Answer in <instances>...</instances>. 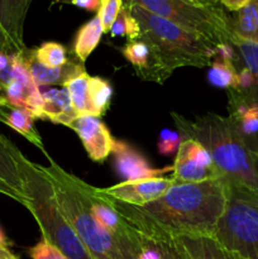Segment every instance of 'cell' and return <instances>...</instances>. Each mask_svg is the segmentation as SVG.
Listing matches in <instances>:
<instances>
[{
  "label": "cell",
  "mask_w": 258,
  "mask_h": 259,
  "mask_svg": "<svg viewBox=\"0 0 258 259\" xmlns=\"http://www.w3.org/2000/svg\"><path fill=\"white\" fill-rule=\"evenodd\" d=\"M227 186L229 199L214 238L240 259H258V191Z\"/></svg>",
  "instance_id": "cell-6"
},
{
  "label": "cell",
  "mask_w": 258,
  "mask_h": 259,
  "mask_svg": "<svg viewBox=\"0 0 258 259\" xmlns=\"http://www.w3.org/2000/svg\"><path fill=\"white\" fill-rule=\"evenodd\" d=\"M9 245V242H8L7 237H5L4 232L2 230V228H0V247H7Z\"/></svg>",
  "instance_id": "cell-40"
},
{
  "label": "cell",
  "mask_w": 258,
  "mask_h": 259,
  "mask_svg": "<svg viewBox=\"0 0 258 259\" xmlns=\"http://www.w3.org/2000/svg\"><path fill=\"white\" fill-rule=\"evenodd\" d=\"M230 43L235 50V68L245 67L252 73L253 90L248 104H258V45L235 35H233Z\"/></svg>",
  "instance_id": "cell-19"
},
{
  "label": "cell",
  "mask_w": 258,
  "mask_h": 259,
  "mask_svg": "<svg viewBox=\"0 0 258 259\" xmlns=\"http://www.w3.org/2000/svg\"><path fill=\"white\" fill-rule=\"evenodd\" d=\"M176 240L187 259H240L214 237H177Z\"/></svg>",
  "instance_id": "cell-16"
},
{
  "label": "cell",
  "mask_w": 258,
  "mask_h": 259,
  "mask_svg": "<svg viewBox=\"0 0 258 259\" xmlns=\"http://www.w3.org/2000/svg\"><path fill=\"white\" fill-rule=\"evenodd\" d=\"M111 37H126L128 40H136L141 38V27L134 15L126 5L121 8L118 17L110 28Z\"/></svg>",
  "instance_id": "cell-29"
},
{
  "label": "cell",
  "mask_w": 258,
  "mask_h": 259,
  "mask_svg": "<svg viewBox=\"0 0 258 259\" xmlns=\"http://www.w3.org/2000/svg\"><path fill=\"white\" fill-rule=\"evenodd\" d=\"M228 199L227 182L215 179L197 184H174L161 197L144 206L110 201L126 223L148 225L177 238L214 237Z\"/></svg>",
  "instance_id": "cell-1"
},
{
  "label": "cell",
  "mask_w": 258,
  "mask_h": 259,
  "mask_svg": "<svg viewBox=\"0 0 258 259\" xmlns=\"http://www.w3.org/2000/svg\"><path fill=\"white\" fill-rule=\"evenodd\" d=\"M29 255L32 259H70L66 257L58 248H56L55 245L45 239H40L34 247L30 248Z\"/></svg>",
  "instance_id": "cell-31"
},
{
  "label": "cell",
  "mask_w": 258,
  "mask_h": 259,
  "mask_svg": "<svg viewBox=\"0 0 258 259\" xmlns=\"http://www.w3.org/2000/svg\"><path fill=\"white\" fill-rule=\"evenodd\" d=\"M0 194L4 195V196H7V197H10V199H13L14 201L19 202V204L22 205V201H20L19 196H18V195L15 194V192L13 191L12 189H9V187H8L7 185H5L4 182H2V181H0Z\"/></svg>",
  "instance_id": "cell-36"
},
{
  "label": "cell",
  "mask_w": 258,
  "mask_h": 259,
  "mask_svg": "<svg viewBox=\"0 0 258 259\" xmlns=\"http://www.w3.org/2000/svg\"><path fill=\"white\" fill-rule=\"evenodd\" d=\"M7 120H8V111L5 110L4 108H2V106H0V121L7 125Z\"/></svg>",
  "instance_id": "cell-41"
},
{
  "label": "cell",
  "mask_w": 258,
  "mask_h": 259,
  "mask_svg": "<svg viewBox=\"0 0 258 259\" xmlns=\"http://www.w3.org/2000/svg\"><path fill=\"white\" fill-rule=\"evenodd\" d=\"M0 259H18L7 247H0Z\"/></svg>",
  "instance_id": "cell-38"
},
{
  "label": "cell",
  "mask_w": 258,
  "mask_h": 259,
  "mask_svg": "<svg viewBox=\"0 0 258 259\" xmlns=\"http://www.w3.org/2000/svg\"><path fill=\"white\" fill-rule=\"evenodd\" d=\"M171 177L175 184H197L206 180L222 179L219 172L199 166L192 159H190L181 149H177L176 152L175 162L172 164Z\"/></svg>",
  "instance_id": "cell-18"
},
{
  "label": "cell",
  "mask_w": 258,
  "mask_h": 259,
  "mask_svg": "<svg viewBox=\"0 0 258 259\" xmlns=\"http://www.w3.org/2000/svg\"><path fill=\"white\" fill-rule=\"evenodd\" d=\"M32 51L35 60L48 67H61L70 60L66 47L58 42H45Z\"/></svg>",
  "instance_id": "cell-28"
},
{
  "label": "cell",
  "mask_w": 258,
  "mask_h": 259,
  "mask_svg": "<svg viewBox=\"0 0 258 259\" xmlns=\"http://www.w3.org/2000/svg\"><path fill=\"white\" fill-rule=\"evenodd\" d=\"M8 111V120L7 125L9 128H12L13 131H15L17 133H19L20 136L24 137L27 141H29L30 143L34 144L46 157L48 156L47 152H46L45 146H43L42 138H40L39 133L35 131L34 128V116L32 113H29L28 110L24 109H17L13 108L9 109Z\"/></svg>",
  "instance_id": "cell-22"
},
{
  "label": "cell",
  "mask_w": 258,
  "mask_h": 259,
  "mask_svg": "<svg viewBox=\"0 0 258 259\" xmlns=\"http://www.w3.org/2000/svg\"><path fill=\"white\" fill-rule=\"evenodd\" d=\"M137 234L139 235V239H141V247H139L136 259H162L161 252H159L158 247L154 244V242L143 237L139 233H137Z\"/></svg>",
  "instance_id": "cell-33"
},
{
  "label": "cell",
  "mask_w": 258,
  "mask_h": 259,
  "mask_svg": "<svg viewBox=\"0 0 258 259\" xmlns=\"http://www.w3.org/2000/svg\"><path fill=\"white\" fill-rule=\"evenodd\" d=\"M124 4L143 8L215 46L232 42L229 15L222 5H204L191 0H124Z\"/></svg>",
  "instance_id": "cell-7"
},
{
  "label": "cell",
  "mask_w": 258,
  "mask_h": 259,
  "mask_svg": "<svg viewBox=\"0 0 258 259\" xmlns=\"http://www.w3.org/2000/svg\"><path fill=\"white\" fill-rule=\"evenodd\" d=\"M27 62V67L29 70L30 76L37 83V86H48V85H60L65 86L71 78L76 77L80 73L85 72V65L73 56L70 57L67 63L61 67H48L38 62L33 56L32 50H25L23 52Z\"/></svg>",
  "instance_id": "cell-12"
},
{
  "label": "cell",
  "mask_w": 258,
  "mask_h": 259,
  "mask_svg": "<svg viewBox=\"0 0 258 259\" xmlns=\"http://www.w3.org/2000/svg\"><path fill=\"white\" fill-rule=\"evenodd\" d=\"M18 147L12 141L0 133V181L4 182L9 189H12L19 196L22 205L25 204V195L23 191V182L18 169L15 154Z\"/></svg>",
  "instance_id": "cell-17"
},
{
  "label": "cell",
  "mask_w": 258,
  "mask_h": 259,
  "mask_svg": "<svg viewBox=\"0 0 258 259\" xmlns=\"http://www.w3.org/2000/svg\"><path fill=\"white\" fill-rule=\"evenodd\" d=\"M120 52L123 57L133 66L137 75L144 80L151 66V52L148 46L141 39L128 40L120 48Z\"/></svg>",
  "instance_id": "cell-26"
},
{
  "label": "cell",
  "mask_w": 258,
  "mask_h": 259,
  "mask_svg": "<svg viewBox=\"0 0 258 259\" xmlns=\"http://www.w3.org/2000/svg\"><path fill=\"white\" fill-rule=\"evenodd\" d=\"M90 77L91 76L85 71V72L80 73V75L76 76V77L71 78V80L63 86V88L67 89L68 94H70L73 110H75L77 116H93L90 101H89V81H90Z\"/></svg>",
  "instance_id": "cell-24"
},
{
  "label": "cell",
  "mask_w": 258,
  "mask_h": 259,
  "mask_svg": "<svg viewBox=\"0 0 258 259\" xmlns=\"http://www.w3.org/2000/svg\"><path fill=\"white\" fill-rule=\"evenodd\" d=\"M75 118H77V115L73 110L67 89L61 86L48 89L42 93L40 120H50L55 124L68 126Z\"/></svg>",
  "instance_id": "cell-14"
},
{
  "label": "cell",
  "mask_w": 258,
  "mask_h": 259,
  "mask_svg": "<svg viewBox=\"0 0 258 259\" xmlns=\"http://www.w3.org/2000/svg\"><path fill=\"white\" fill-rule=\"evenodd\" d=\"M191 2L200 3V4L204 5H220L219 0H191Z\"/></svg>",
  "instance_id": "cell-39"
},
{
  "label": "cell",
  "mask_w": 258,
  "mask_h": 259,
  "mask_svg": "<svg viewBox=\"0 0 258 259\" xmlns=\"http://www.w3.org/2000/svg\"><path fill=\"white\" fill-rule=\"evenodd\" d=\"M0 50L2 51H7V52H14V48H13V46L10 45V42L8 40V38L5 37L4 32L2 30V28H0Z\"/></svg>",
  "instance_id": "cell-37"
},
{
  "label": "cell",
  "mask_w": 258,
  "mask_h": 259,
  "mask_svg": "<svg viewBox=\"0 0 258 259\" xmlns=\"http://www.w3.org/2000/svg\"><path fill=\"white\" fill-rule=\"evenodd\" d=\"M113 88L108 80L99 76H91L89 81V101H90L93 116H101L110 106Z\"/></svg>",
  "instance_id": "cell-25"
},
{
  "label": "cell",
  "mask_w": 258,
  "mask_h": 259,
  "mask_svg": "<svg viewBox=\"0 0 258 259\" xmlns=\"http://www.w3.org/2000/svg\"><path fill=\"white\" fill-rule=\"evenodd\" d=\"M158 142V152L163 156H171L175 152H177L180 144H181L184 137L179 132H172L168 129L162 131L161 137Z\"/></svg>",
  "instance_id": "cell-32"
},
{
  "label": "cell",
  "mask_w": 258,
  "mask_h": 259,
  "mask_svg": "<svg viewBox=\"0 0 258 259\" xmlns=\"http://www.w3.org/2000/svg\"><path fill=\"white\" fill-rule=\"evenodd\" d=\"M229 116L248 148L258 152V104L229 103Z\"/></svg>",
  "instance_id": "cell-15"
},
{
  "label": "cell",
  "mask_w": 258,
  "mask_h": 259,
  "mask_svg": "<svg viewBox=\"0 0 258 259\" xmlns=\"http://www.w3.org/2000/svg\"><path fill=\"white\" fill-rule=\"evenodd\" d=\"M43 169L52 181L63 215L94 259H123L115 240L96 220L88 196V184L65 171L50 156Z\"/></svg>",
  "instance_id": "cell-5"
},
{
  "label": "cell",
  "mask_w": 258,
  "mask_h": 259,
  "mask_svg": "<svg viewBox=\"0 0 258 259\" xmlns=\"http://www.w3.org/2000/svg\"><path fill=\"white\" fill-rule=\"evenodd\" d=\"M62 3L73 5L76 8H80V9L88 10V12H99L101 0H62Z\"/></svg>",
  "instance_id": "cell-34"
},
{
  "label": "cell",
  "mask_w": 258,
  "mask_h": 259,
  "mask_svg": "<svg viewBox=\"0 0 258 259\" xmlns=\"http://www.w3.org/2000/svg\"><path fill=\"white\" fill-rule=\"evenodd\" d=\"M252 0H219V4L222 5L224 9L229 10V12L235 13L248 5Z\"/></svg>",
  "instance_id": "cell-35"
},
{
  "label": "cell",
  "mask_w": 258,
  "mask_h": 259,
  "mask_svg": "<svg viewBox=\"0 0 258 259\" xmlns=\"http://www.w3.org/2000/svg\"><path fill=\"white\" fill-rule=\"evenodd\" d=\"M23 52L17 53L14 78L0 95V106L5 110L24 109L32 113L35 119H40L42 93L30 76Z\"/></svg>",
  "instance_id": "cell-8"
},
{
  "label": "cell",
  "mask_w": 258,
  "mask_h": 259,
  "mask_svg": "<svg viewBox=\"0 0 258 259\" xmlns=\"http://www.w3.org/2000/svg\"><path fill=\"white\" fill-rule=\"evenodd\" d=\"M126 224L131 225L137 233L154 242V244L158 247L159 252H161L162 259H187L181 248H180L176 238L169 237V235L164 234V233L159 232L157 229H153L148 225L136 224V223H126Z\"/></svg>",
  "instance_id": "cell-23"
},
{
  "label": "cell",
  "mask_w": 258,
  "mask_h": 259,
  "mask_svg": "<svg viewBox=\"0 0 258 259\" xmlns=\"http://www.w3.org/2000/svg\"><path fill=\"white\" fill-rule=\"evenodd\" d=\"M184 138L194 139L207 149L222 179L228 185L258 191V162L255 154L238 133L229 116L207 113L194 120L171 113Z\"/></svg>",
  "instance_id": "cell-3"
},
{
  "label": "cell",
  "mask_w": 258,
  "mask_h": 259,
  "mask_svg": "<svg viewBox=\"0 0 258 259\" xmlns=\"http://www.w3.org/2000/svg\"><path fill=\"white\" fill-rule=\"evenodd\" d=\"M126 7L139 23V39L151 52V66L144 80L163 83L180 67L201 68L211 65L215 45L143 8Z\"/></svg>",
  "instance_id": "cell-2"
},
{
  "label": "cell",
  "mask_w": 258,
  "mask_h": 259,
  "mask_svg": "<svg viewBox=\"0 0 258 259\" xmlns=\"http://www.w3.org/2000/svg\"><path fill=\"white\" fill-rule=\"evenodd\" d=\"M113 153L115 157L116 171L123 177L124 181L159 177L162 174L172 171V166L163 167V168L152 167L148 161L126 142L115 139Z\"/></svg>",
  "instance_id": "cell-11"
},
{
  "label": "cell",
  "mask_w": 258,
  "mask_h": 259,
  "mask_svg": "<svg viewBox=\"0 0 258 259\" xmlns=\"http://www.w3.org/2000/svg\"><path fill=\"white\" fill-rule=\"evenodd\" d=\"M207 78L212 86L229 91L237 88L238 73L237 68L232 62L214 58L209 66Z\"/></svg>",
  "instance_id": "cell-27"
},
{
  "label": "cell",
  "mask_w": 258,
  "mask_h": 259,
  "mask_svg": "<svg viewBox=\"0 0 258 259\" xmlns=\"http://www.w3.org/2000/svg\"><path fill=\"white\" fill-rule=\"evenodd\" d=\"M15 161L22 177L24 206L39 225L42 239L55 245L70 259H94L63 215L55 187L43 166L30 162L19 149Z\"/></svg>",
  "instance_id": "cell-4"
},
{
  "label": "cell",
  "mask_w": 258,
  "mask_h": 259,
  "mask_svg": "<svg viewBox=\"0 0 258 259\" xmlns=\"http://www.w3.org/2000/svg\"><path fill=\"white\" fill-rule=\"evenodd\" d=\"M255 158H257V162H258V152H257V153H255Z\"/></svg>",
  "instance_id": "cell-42"
},
{
  "label": "cell",
  "mask_w": 258,
  "mask_h": 259,
  "mask_svg": "<svg viewBox=\"0 0 258 259\" xmlns=\"http://www.w3.org/2000/svg\"><path fill=\"white\" fill-rule=\"evenodd\" d=\"M33 0H0V28L15 52L27 50L24 23Z\"/></svg>",
  "instance_id": "cell-13"
},
{
  "label": "cell",
  "mask_w": 258,
  "mask_h": 259,
  "mask_svg": "<svg viewBox=\"0 0 258 259\" xmlns=\"http://www.w3.org/2000/svg\"><path fill=\"white\" fill-rule=\"evenodd\" d=\"M103 34L104 29L101 20L98 15H95L93 19H90L78 28L75 35V40H73V56L80 62L85 63V61L90 57L91 53L100 43Z\"/></svg>",
  "instance_id": "cell-20"
},
{
  "label": "cell",
  "mask_w": 258,
  "mask_h": 259,
  "mask_svg": "<svg viewBox=\"0 0 258 259\" xmlns=\"http://www.w3.org/2000/svg\"><path fill=\"white\" fill-rule=\"evenodd\" d=\"M172 177H151V179L121 181L106 189H99L103 196L113 201L123 202L132 206H144L161 197L174 185Z\"/></svg>",
  "instance_id": "cell-9"
},
{
  "label": "cell",
  "mask_w": 258,
  "mask_h": 259,
  "mask_svg": "<svg viewBox=\"0 0 258 259\" xmlns=\"http://www.w3.org/2000/svg\"><path fill=\"white\" fill-rule=\"evenodd\" d=\"M123 7L124 0H101L100 9L96 15L100 18L104 33L110 32L111 25Z\"/></svg>",
  "instance_id": "cell-30"
},
{
  "label": "cell",
  "mask_w": 258,
  "mask_h": 259,
  "mask_svg": "<svg viewBox=\"0 0 258 259\" xmlns=\"http://www.w3.org/2000/svg\"><path fill=\"white\" fill-rule=\"evenodd\" d=\"M68 128L77 134L91 161L101 163L113 153L115 139L99 116H77L68 124Z\"/></svg>",
  "instance_id": "cell-10"
},
{
  "label": "cell",
  "mask_w": 258,
  "mask_h": 259,
  "mask_svg": "<svg viewBox=\"0 0 258 259\" xmlns=\"http://www.w3.org/2000/svg\"><path fill=\"white\" fill-rule=\"evenodd\" d=\"M229 25L233 35L258 45V0H252L229 17Z\"/></svg>",
  "instance_id": "cell-21"
}]
</instances>
